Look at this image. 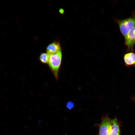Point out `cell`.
Wrapping results in <instances>:
<instances>
[{
	"mask_svg": "<svg viewBox=\"0 0 135 135\" xmlns=\"http://www.w3.org/2000/svg\"><path fill=\"white\" fill-rule=\"evenodd\" d=\"M132 14V16L124 19L116 20L120 30L124 37L135 24V12L134 13L133 12Z\"/></svg>",
	"mask_w": 135,
	"mask_h": 135,
	"instance_id": "6da1fadb",
	"label": "cell"
},
{
	"mask_svg": "<svg viewBox=\"0 0 135 135\" xmlns=\"http://www.w3.org/2000/svg\"><path fill=\"white\" fill-rule=\"evenodd\" d=\"M62 58L61 50L51 56L48 63L49 67L56 78H58V72L60 66Z\"/></svg>",
	"mask_w": 135,
	"mask_h": 135,
	"instance_id": "7a4b0ae2",
	"label": "cell"
},
{
	"mask_svg": "<svg viewBox=\"0 0 135 135\" xmlns=\"http://www.w3.org/2000/svg\"><path fill=\"white\" fill-rule=\"evenodd\" d=\"M124 38V44L127 46V51L132 52L133 51V46L135 44L134 26L130 29Z\"/></svg>",
	"mask_w": 135,
	"mask_h": 135,
	"instance_id": "3957f363",
	"label": "cell"
},
{
	"mask_svg": "<svg viewBox=\"0 0 135 135\" xmlns=\"http://www.w3.org/2000/svg\"><path fill=\"white\" fill-rule=\"evenodd\" d=\"M109 135H120L119 124L116 118L110 119L108 124Z\"/></svg>",
	"mask_w": 135,
	"mask_h": 135,
	"instance_id": "277c9868",
	"label": "cell"
},
{
	"mask_svg": "<svg viewBox=\"0 0 135 135\" xmlns=\"http://www.w3.org/2000/svg\"><path fill=\"white\" fill-rule=\"evenodd\" d=\"M110 119L107 116L102 118L99 126L98 135H109L108 124Z\"/></svg>",
	"mask_w": 135,
	"mask_h": 135,
	"instance_id": "5b68a950",
	"label": "cell"
},
{
	"mask_svg": "<svg viewBox=\"0 0 135 135\" xmlns=\"http://www.w3.org/2000/svg\"><path fill=\"white\" fill-rule=\"evenodd\" d=\"M60 50L59 43L56 41L50 44L46 48L47 53L50 56L56 54Z\"/></svg>",
	"mask_w": 135,
	"mask_h": 135,
	"instance_id": "8992f818",
	"label": "cell"
},
{
	"mask_svg": "<svg viewBox=\"0 0 135 135\" xmlns=\"http://www.w3.org/2000/svg\"><path fill=\"white\" fill-rule=\"evenodd\" d=\"M124 60L125 64L127 66L135 64V54L132 52L127 53L124 55Z\"/></svg>",
	"mask_w": 135,
	"mask_h": 135,
	"instance_id": "52a82bcc",
	"label": "cell"
},
{
	"mask_svg": "<svg viewBox=\"0 0 135 135\" xmlns=\"http://www.w3.org/2000/svg\"><path fill=\"white\" fill-rule=\"evenodd\" d=\"M50 56L47 53L43 52L41 54L39 57V60L42 63L45 64H48L50 60Z\"/></svg>",
	"mask_w": 135,
	"mask_h": 135,
	"instance_id": "ba28073f",
	"label": "cell"
},
{
	"mask_svg": "<svg viewBox=\"0 0 135 135\" xmlns=\"http://www.w3.org/2000/svg\"><path fill=\"white\" fill-rule=\"evenodd\" d=\"M67 108L70 110L72 109L74 106V103L71 101L68 102L66 104Z\"/></svg>",
	"mask_w": 135,
	"mask_h": 135,
	"instance_id": "9c48e42d",
	"label": "cell"
},
{
	"mask_svg": "<svg viewBox=\"0 0 135 135\" xmlns=\"http://www.w3.org/2000/svg\"><path fill=\"white\" fill-rule=\"evenodd\" d=\"M59 12L61 14H63L64 12V10L62 8H60L59 10Z\"/></svg>",
	"mask_w": 135,
	"mask_h": 135,
	"instance_id": "30bf717a",
	"label": "cell"
},
{
	"mask_svg": "<svg viewBox=\"0 0 135 135\" xmlns=\"http://www.w3.org/2000/svg\"><path fill=\"white\" fill-rule=\"evenodd\" d=\"M133 99L134 100H135V96L133 98Z\"/></svg>",
	"mask_w": 135,
	"mask_h": 135,
	"instance_id": "8fae6325",
	"label": "cell"
},
{
	"mask_svg": "<svg viewBox=\"0 0 135 135\" xmlns=\"http://www.w3.org/2000/svg\"></svg>",
	"mask_w": 135,
	"mask_h": 135,
	"instance_id": "7c38bea8",
	"label": "cell"
}]
</instances>
